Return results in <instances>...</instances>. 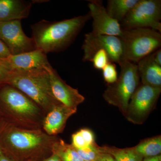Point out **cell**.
Listing matches in <instances>:
<instances>
[{"instance_id": "cell-1", "label": "cell", "mask_w": 161, "mask_h": 161, "mask_svg": "<svg viewBox=\"0 0 161 161\" xmlns=\"http://www.w3.org/2000/svg\"><path fill=\"white\" fill-rule=\"evenodd\" d=\"M58 138L42 129H25L3 119L0 125V149L16 161H42L53 153Z\"/></svg>"}, {"instance_id": "cell-2", "label": "cell", "mask_w": 161, "mask_h": 161, "mask_svg": "<svg viewBox=\"0 0 161 161\" xmlns=\"http://www.w3.org/2000/svg\"><path fill=\"white\" fill-rule=\"evenodd\" d=\"M91 19L89 12L61 21L41 20L31 25L32 38L36 48L46 54L62 51L71 45Z\"/></svg>"}, {"instance_id": "cell-3", "label": "cell", "mask_w": 161, "mask_h": 161, "mask_svg": "<svg viewBox=\"0 0 161 161\" xmlns=\"http://www.w3.org/2000/svg\"><path fill=\"white\" fill-rule=\"evenodd\" d=\"M0 109L3 119L15 126L42 129L46 113L28 96L8 84L0 86Z\"/></svg>"}, {"instance_id": "cell-4", "label": "cell", "mask_w": 161, "mask_h": 161, "mask_svg": "<svg viewBox=\"0 0 161 161\" xmlns=\"http://www.w3.org/2000/svg\"><path fill=\"white\" fill-rule=\"evenodd\" d=\"M6 84L24 93L37 104L46 114L60 103L53 95L49 75L47 68L28 71H11Z\"/></svg>"}, {"instance_id": "cell-5", "label": "cell", "mask_w": 161, "mask_h": 161, "mask_svg": "<svg viewBox=\"0 0 161 161\" xmlns=\"http://www.w3.org/2000/svg\"><path fill=\"white\" fill-rule=\"evenodd\" d=\"M119 38L122 43L124 60L132 63H137L161 48V33L150 28L123 29Z\"/></svg>"}, {"instance_id": "cell-6", "label": "cell", "mask_w": 161, "mask_h": 161, "mask_svg": "<svg viewBox=\"0 0 161 161\" xmlns=\"http://www.w3.org/2000/svg\"><path fill=\"white\" fill-rule=\"evenodd\" d=\"M119 65V77L114 83L108 85L103 97L125 115L130 98L139 85L140 78L136 64L124 60Z\"/></svg>"}, {"instance_id": "cell-7", "label": "cell", "mask_w": 161, "mask_h": 161, "mask_svg": "<svg viewBox=\"0 0 161 161\" xmlns=\"http://www.w3.org/2000/svg\"><path fill=\"white\" fill-rule=\"evenodd\" d=\"M161 0H139L120 22L123 29L150 28L161 32Z\"/></svg>"}, {"instance_id": "cell-8", "label": "cell", "mask_w": 161, "mask_h": 161, "mask_svg": "<svg viewBox=\"0 0 161 161\" xmlns=\"http://www.w3.org/2000/svg\"><path fill=\"white\" fill-rule=\"evenodd\" d=\"M161 88L139 85L130 98L125 117L131 122L142 124L145 120L159 97Z\"/></svg>"}, {"instance_id": "cell-9", "label": "cell", "mask_w": 161, "mask_h": 161, "mask_svg": "<svg viewBox=\"0 0 161 161\" xmlns=\"http://www.w3.org/2000/svg\"><path fill=\"white\" fill-rule=\"evenodd\" d=\"M81 49L83 52L84 61L91 62L95 53L101 49L107 52L110 62L119 65L124 61L122 43L119 37L88 33L85 35Z\"/></svg>"}, {"instance_id": "cell-10", "label": "cell", "mask_w": 161, "mask_h": 161, "mask_svg": "<svg viewBox=\"0 0 161 161\" xmlns=\"http://www.w3.org/2000/svg\"><path fill=\"white\" fill-rule=\"evenodd\" d=\"M0 40L8 47L11 55L36 49L33 39L23 31L21 20L0 22Z\"/></svg>"}, {"instance_id": "cell-11", "label": "cell", "mask_w": 161, "mask_h": 161, "mask_svg": "<svg viewBox=\"0 0 161 161\" xmlns=\"http://www.w3.org/2000/svg\"><path fill=\"white\" fill-rule=\"evenodd\" d=\"M88 4L93 19L92 31L95 35H108L120 37L123 29L120 23L110 16L102 1L91 0Z\"/></svg>"}, {"instance_id": "cell-12", "label": "cell", "mask_w": 161, "mask_h": 161, "mask_svg": "<svg viewBox=\"0 0 161 161\" xmlns=\"http://www.w3.org/2000/svg\"><path fill=\"white\" fill-rule=\"evenodd\" d=\"M47 70L49 75L52 92L56 99L65 106L77 110L78 106L85 100V97L78 89L68 85L52 66Z\"/></svg>"}, {"instance_id": "cell-13", "label": "cell", "mask_w": 161, "mask_h": 161, "mask_svg": "<svg viewBox=\"0 0 161 161\" xmlns=\"http://www.w3.org/2000/svg\"><path fill=\"white\" fill-rule=\"evenodd\" d=\"M5 59L11 71L46 69L51 66L47 54L38 48L19 54L10 55Z\"/></svg>"}, {"instance_id": "cell-14", "label": "cell", "mask_w": 161, "mask_h": 161, "mask_svg": "<svg viewBox=\"0 0 161 161\" xmlns=\"http://www.w3.org/2000/svg\"><path fill=\"white\" fill-rule=\"evenodd\" d=\"M77 111L61 103L57 105L46 113L43 119L42 130L47 135L56 136L62 132L67 121Z\"/></svg>"}, {"instance_id": "cell-15", "label": "cell", "mask_w": 161, "mask_h": 161, "mask_svg": "<svg viewBox=\"0 0 161 161\" xmlns=\"http://www.w3.org/2000/svg\"><path fill=\"white\" fill-rule=\"evenodd\" d=\"M31 5V2L22 0H0V22L26 19Z\"/></svg>"}, {"instance_id": "cell-16", "label": "cell", "mask_w": 161, "mask_h": 161, "mask_svg": "<svg viewBox=\"0 0 161 161\" xmlns=\"http://www.w3.org/2000/svg\"><path fill=\"white\" fill-rule=\"evenodd\" d=\"M136 65L142 84L161 88V66L154 61L151 54L139 61Z\"/></svg>"}, {"instance_id": "cell-17", "label": "cell", "mask_w": 161, "mask_h": 161, "mask_svg": "<svg viewBox=\"0 0 161 161\" xmlns=\"http://www.w3.org/2000/svg\"><path fill=\"white\" fill-rule=\"evenodd\" d=\"M139 0H108L107 12L112 19L119 23L125 19Z\"/></svg>"}, {"instance_id": "cell-18", "label": "cell", "mask_w": 161, "mask_h": 161, "mask_svg": "<svg viewBox=\"0 0 161 161\" xmlns=\"http://www.w3.org/2000/svg\"><path fill=\"white\" fill-rule=\"evenodd\" d=\"M97 147L99 152L110 154L115 161H142L143 159L133 148L119 149L107 146L100 147L98 145Z\"/></svg>"}, {"instance_id": "cell-19", "label": "cell", "mask_w": 161, "mask_h": 161, "mask_svg": "<svg viewBox=\"0 0 161 161\" xmlns=\"http://www.w3.org/2000/svg\"><path fill=\"white\" fill-rule=\"evenodd\" d=\"M133 148L143 158L160 155L161 153V136L142 141Z\"/></svg>"}, {"instance_id": "cell-20", "label": "cell", "mask_w": 161, "mask_h": 161, "mask_svg": "<svg viewBox=\"0 0 161 161\" xmlns=\"http://www.w3.org/2000/svg\"><path fill=\"white\" fill-rule=\"evenodd\" d=\"M53 153L58 154L62 161H85L72 145L66 143L60 139L58 138L54 145Z\"/></svg>"}, {"instance_id": "cell-21", "label": "cell", "mask_w": 161, "mask_h": 161, "mask_svg": "<svg viewBox=\"0 0 161 161\" xmlns=\"http://www.w3.org/2000/svg\"><path fill=\"white\" fill-rule=\"evenodd\" d=\"M95 142L82 149H75L79 155L85 161H95L100 152Z\"/></svg>"}, {"instance_id": "cell-22", "label": "cell", "mask_w": 161, "mask_h": 161, "mask_svg": "<svg viewBox=\"0 0 161 161\" xmlns=\"http://www.w3.org/2000/svg\"><path fill=\"white\" fill-rule=\"evenodd\" d=\"M91 62L96 69H103L107 64L110 62L108 53L103 49L99 50L95 53L92 58Z\"/></svg>"}, {"instance_id": "cell-23", "label": "cell", "mask_w": 161, "mask_h": 161, "mask_svg": "<svg viewBox=\"0 0 161 161\" xmlns=\"http://www.w3.org/2000/svg\"><path fill=\"white\" fill-rule=\"evenodd\" d=\"M105 81L109 84L114 83L118 79L115 64L109 62L102 70Z\"/></svg>"}, {"instance_id": "cell-24", "label": "cell", "mask_w": 161, "mask_h": 161, "mask_svg": "<svg viewBox=\"0 0 161 161\" xmlns=\"http://www.w3.org/2000/svg\"><path fill=\"white\" fill-rule=\"evenodd\" d=\"M11 72L6 59H0V86L6 84Z\"/></svg>"}, {"instance_id": "cell-25", "label": "cell", "mask_w": 161, "mask_h": 161, "mask_svg": "<svg viewBox=\"0 0 161 161\" xmlns=\"http://www.w3.org/2000/svg\"><path fill=\"white\" fill-rule=\"evenodd\" d=\"M72 140V146L75 149H82L89 146L84 140L79 131L73 134Z\"/></svg>"}, {"instance_id": "cell-26", "label": "cell", "mask_w": 161, "mask_h": 161, "mask_svg": "<svg viewBox=\"0 0 161 161\" xmlns=\"http://www.w3.org/2000/svg\"><path fill=\"white\" fill-rule=\"evenodd\" d=\"M79 132L88 146L95 143L94 135L92 131L88 129H81Z\"/></svg>"}, {"instance_id": "cell-27", "label": "cell", "mask_w": 161, "mask_h": 161, "mask_svg": "<svg viewBox=\"0 0 161 161\" xmlns=\"http://www.w3.org/2000/svg\"><path fill=\"white\" fill-rule=\"evenodd\" d=\"M10 52L5 43L0 40V59H6L10 56Z\"/></svg>"}, {"instance_id": "cell-28", "label": "cell", "mask_w": 161, "mask_h": 161, "mask_svg": "<svg viewBox=\"0 0 161 161\" xmlns=\"http://www.w3.org/2000/svg\"><path fill=\"white\" fill-rule=\"evenodd\" d=\"M95 161H115L112 155L108 153H100Z\"/></svg>"}, {"instance_id": "cell-29", "label": "cell", "mask_w": 161, "mask_h": 161, "mask_svg": "<svg viewBox=\"0 0 161 161\" xmlns=\"http://www.w3.org/2000/svg\"><path fill=\"white\" fill-rule=\"evenodd\" d=\"M153 59L156 63L161 66V48L157 50L151 54Z\"/></svg>"}, {"instance_id": "cell-30", "label": "cell", "mask_w": 161, "mask_h": 161, "mask_svg": "<svg viewBox=\"0 0 161 161\" xmlns=\"http://www.w3.org/2000/svg\"><path fill=\"white\" fill-rule=\"evenodd\" d=\"M42 161H62V160L58 154L54 153H53L51 155L44 159Z\"/></svg>"}, {"instance_id": "cell-31", "label": "cell", "mask_w": 161, "mask_h": 161, "mask_svg": "<svg viewBox=\"0 0 161 161\" xmlns=\"http://www.w3.org/2000/svg\"><path fill=\"white\" fill-rule=\"evenodd\" d=\"M0 161H16L14 159L12 158L9 156L6 155L5 153H3L0 154Z\"/></svg>"}, {"instance_id": "cell-32", "label": "cell", "mask_w": 161, "mask_h": 161, "mask_svg": "<svg viewBox=\"0 0 161 161\" xmlns=\"http://www.w3.org/2000/svg\"><path fill=\"white\" fill-rule=\"evenodd\" d=\"M142 161H161V155L160 154L156 156L145 158L143 159Z\"/></svg>"}, {"instance_id": "cell-33", "label": "cell", "mask_w": 161, "mask_h": 161, "mask_svg": "<svg viewBox=\"0 0 161 161\" xmlns=\"http://www.w3.org/2000/svg\"><path fill=\"white\" fill-rule=\"evenodd\" d=\"M3 117L2 115V112H1V109H0V125L2 123V121L3 120Z\"/></svg>"}, {"instance_id": "cell-34", "label": "cell", "mask_w": 161, "mask_h": 161, "mask_svg": "<svg viewBox=\"0 0 161 161\" xmlns=\"http://www.w3.org/2000/svg\"><path fill=\"white\" fill-rule=\"evenodd\" d=\"M3 152H2V150H1V149H0V154H1V153H3Z\"/></svg>"}]
</instances>
